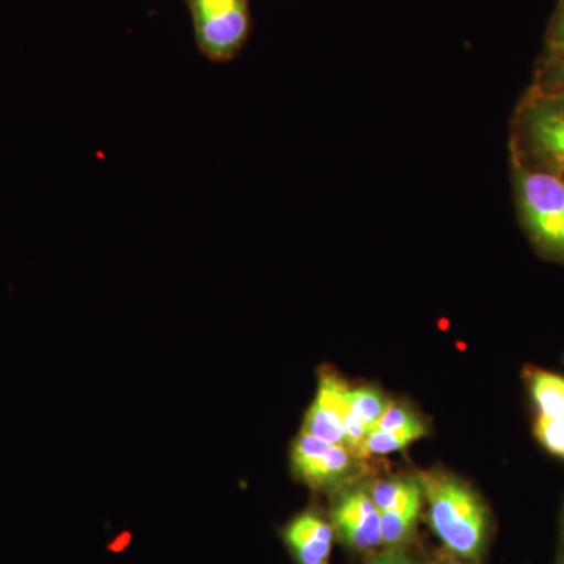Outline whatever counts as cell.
<instances>
[{
  "label": "cell",
  "instance_id": "obj_11",
  "mask_svg": "<svg viewBox=\"0 0 564 564\" xmlns=\"http://www.w3.org/2000/svg\"><path fill=\"white\" fill-rule=\"evenodd\" d=\"M425 434L426 426L422 419L402 426V429L389 430V432L372 430V432L367 433L366 443H364V458L370 455H389L393 452L403 451L404 447H408L414 441L421 440Z\"/></svg>",
  "mask_w": 564,
  "mask_h": 564
},
{
  "label": "cell",
  "instance_id": "obj_20",
  "mask_svg": "<svg viewBox=\"0 0 564 564\" xmlns=\"http://www.w3.org/2000/svg\"><path fill=\"white\" fill-rule=\"evenodd\" d=\"M451 555L452 556H445L441 564H463L462 562H459L458 556H455L454 554Z\"/></svg>",
  "mask_w": 564,
  "mask_h": 564
},
{
  "label": "cell",
  "instance_id": "obj_21",
  "mask_svg": "<svg viewBox=\"0 0 564 564\" xmlns=\"http://www.w3.org/2000/svg\"><path fill=\"white\" fill-rule=\"evenodd\" d=\"M560 564H564V547H563L562 560H560Z\"/></svg>",
  "mask_w": 564,
  "mask_h": 564
},
{
  "label": "cell",
  "instance_id": "obj_4",
  "mask_svg": "<svg viewBox=\"0 0 564 564\" xmlns=\"http://www.w3.org/2000/svg\"><path fill=\"white\" fill-rule=\"evenodd\" d=\"M196 44L210 62H231L251 31L250 0H185Z\"/></svg>",
  "mask_w": 564,
  "mask_h": 564
},
{
  "label": "cell",
  "instance_id": "obj_15",
  "mask_svg": "<svg viewBox=\"0 0 564 564\" xmlns=\"http://www.w3.org/2000/svg\"><path fill=\"white\" fill-rule=\"evenodd\" d=\"M413 478H389V480L378 481L370 489L373 503L377 505L378 511L391 510L402 499L403 494L410 488Z\"/></svg>",
  "mask_w": 564,
  "mask_h": 564
},
{
  "label": "cell",
  "instance_id": "obj_9",
  "mask_svg": "<svg viewBox=\"0 0 564 564\" xmlns=\"http://www.w3.org/2000/svg\"><path fill=\"white\" fill-rule=\"evenodd\" d=\"M423 491L421 481H411L410 488L391 510L381 513V533L383 544L388 547H400L413 536L415 524L421 516Z\"/></svg>",
  "mask_w": 564,
  "mask_h": 564
},
{
  "label": "cell",
  "instance_id": "obj_6",
  "mask_svg": "<svg viewBox=\"0 0 564 564\" xmlns=\"http://www.w3.org/2000/svg\"><path fill=\"white\" fill-rule=\"evenodd\" d=\"M362 459L350 448L325 443L303 432L291 448L293 475L314 491L343 489L350 485L361 469Z\"/></svg>",
  "mask_w": 564,
  "mask_h": 564
},
{
  "label": "cell",
  "instance_id": "obj_19",
  "mask_svg": "<svg viewBox=\"0 0 564 564\" xmlns=\"http://www.w3.org/2000/svg\"><path fill=\"white\" fill-rule=\"evenodd\" d=\"M533 87L564 99V82H556V84L551 85H533Z\"/></svg>",
  "mask_w": 564,
  "mask_h": 564
},
{
  "label": "cell",
  "instance_id": "obj_22",
  "mask_svg": "<svg viewBox=\"0 0 564 564\" xmlns=\"http://www.w3.org/2000/svg\"><path fill=\"white\" fill-rule=\"evenodd\" d=\"M563 180H564V177H563Z\"/></svg>",
  "mask_w": 564,
  "mask_h": 564
},
{
  "label": "cell",
  "instance_id": "obj_18",
  "mask_svg": "<svg viewBox=\"0 0 564 564\" xmlns=\"http://www.w3.org/2000/svg\"><path fill=\"white\" fill-rule=\"evenodd\" d=\"M369 564H419L410 555L404 554L400 551V547H389L388 551L378 552L372 558L369 560Z\"/></svg>",
  "mask_w": 564,
  "mask_h": 564
},
{
  "label": "cell",
  "instance_id": "obj_12",
  "mask_svg": "<svg viewBox=\"0 0 564 564\" xmlns=\"http://www.w3.org/2000/svg\"><path fill=\"white\" fill-rule=\"evenodd\" d=\"M347 399L352 415L362 423L367 433L372 432L380 419L383 417L389 404L392 403L380 389L372 388V386H361V388L348 386Z\"/></svg>",
  "mask_w": 564,
  "mask_h": 564
},
{
  "label": "cell",
  "instance_id": "obj_7",
  "mask_svg": "<svg viewBox=\"0 0 564 564\" xmlns=\"http://www.w3.org/2000/svg\"><path fill=\"white\" fill-rule=\"evenodd\" d=\"M334 533L355 551H373L383 544L381 513L362 488L339 489L332 508Z\"/></svg>",
  "mask_w": 564,
  "mask_h": 564
},
{
  "label": "cell",
  "instance_id": "obj_8",
  "mask_svg": "<svg viewBox=\"0 0 564 564\" xmlns=\"http://www.w3.org/2000/svg\"><path fill=\"white\" fill-rule=\"evenodd\" d=\"M282 540L296 563L326 564L332 555L334 529L321 514L304 511L282 529Z\"/></svg>",
  "mask_w": 564,
  "mask_h": 564
},
{
  "label": "cell",
  "instance_id": "obj_10",
  "mask_svg": "<svg viewBox=\"0 0 564 564\" xmlns=\"http://www.w3.org/2000/svg\"><path fill=\"white\" fill-rule=\"evenodd\" d=\"M527 386L538 415L564 419V377L543 369L527 370Z\"/></svg>",
  "mask_w": 564,
  "mask_h": 564
},
{
  "label": "cell",
  "instance_id": "obj_1",
  "mask_svg": "<svg viewBox=\"0 0 564 564\" xmlns=\"http://www.w3.org/2000/svg\"><path fill=\"white\" fill-rule=\"evenodd\" d=\"M429 500V522L447 551L459 560L480 558L488 538V508L455 475L430 470L419 477Z\"/></svg>",
  "mask_w": 564,
  "mask_h": 564
},
{
  "label": "cell",
  "instance_id": "obj_13",
  "mask_svg": "<svg viewBox=\"0 0 564 564\" xmlns=\"http://www.w3.org/2000/svg\"><path fill=\"white\" fill-rule=\"evenodd\" d=\"M556 82H564V41L544 43L534 66L532 85H551Z\"/></svg>",
  "mask_w": 564,
  "mask_h": 564
},
{
  "label": "cell",
  "instance_id": "obj_16",
  "mask_svg": "<svg viewBox=\"0 0 564 564\" xmlns=\"http://www.w3.org/2000/svg\"><path fill=\"white\" fill-rule=\"evenodd\" d=\"M417 421H421V417H419L410 406L392 402L373 430L389 432V430L402 429V426L410 425V423Z\"/></svg>",
  "mask_w": 564,
  "mask_h": 564
},
{
  "label": "cell",
  "instance_id": "obj_17",
  "mask_svg": "<svg viewBox=\"0 0 564 564\" xmlns=\"http://www.w3.org/2000/svg\"><path fill=\"white\" fill-rule=\"evenodd\" d=\"M564 41V0H556L554 13L549 20L544 43H563Z\"/></svg>",
  "mask_w": 564,
  "mask_h": 564
},
{
  "label": "cell",
  "instance_id": "obj_5",
  "mask_svg": "<svg viewBox=\"0 0 564 564\" xmlns=\"http://www.w3.org/2000/svg\"><path fill=\"white\" fill-rule=\"evenodd\" d=\"M348 384L343 378L325 370L318 380L317 395L303 421V433L325 443L350 448L364 458L367 430L352 415L347 399Z\"/></svg>",
  "mask_w": 564,
  "mask_h": 564
},
{
  "label": "cell",
  "instance_id": "obj_14",
  "mask_svg": "<svg viewBox=\"0 0 564 564\" xmlns=\"http://www.w3.org/2000/svg\"><path fill=\"white\" fill-rule=\"evenodd\" d=\"M534 436L549 454L564 458V419L536 415Z\"/></svg>",
  "mask_w": 564,
  "mask_h": 564
},
{
  "label": "cell",
  "instance_id": "obj_3",
  "mask_svg": "<svg viewBox=\"0 0 564 564\" xmlns=\"http://www.w3.org/2000/svg\"><path fill=\"white\" fill-rule=\"evenodd\" d=\"M516 214L534 250L564 265V180L511 163Z\"/></svg>",
  "mask_w": 564,
  "mask_h": 564
},
{
  "label": "cell",
  "instance_id": "obj_2",
  "mask_svg": "<svg viewBox=\"0 0 564 564\" xmlns=\"http://www.w3.org/2000/svg\"><path fill=\"white\" fill-rule=\"evenodd\" d=\"M511 163L564 177V99L533 85L516 106Z\"/></svg>",
  "mask_w": 564,
  "mask_h": 564
}]
</instances>
